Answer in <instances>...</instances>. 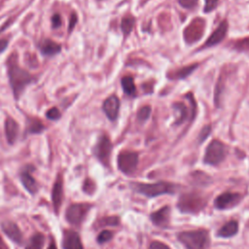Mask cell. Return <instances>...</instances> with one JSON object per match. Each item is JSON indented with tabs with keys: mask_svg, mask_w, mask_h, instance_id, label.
I'll return each mask as SVG.
<instances>
[{
	"mask_svg": "<svg viewBox=\"0 0 249 249\" xmlns=\"http://www.w3.org/2000/svg\"><path fill=\"white\" fill-rule=\"evenodd\" d=\"M242 196L238 193L226 192L218 196L214 201L216 208L218 209H228L234 207L241 200Z\"/></svg>",
	"mask_w": 249,
	"mask_h": 249,
	"instance_id": "30bf717a",
	"label": "cell"
},
{
	"mask_svg": "<svg viewBox=\"0 0 249 249\" xmlns=\"http://www.w3.org/2000/svg\"><path fill=\"white\" fill-rule=\"evenodd\" d=\"M62 200H63V177L61 174H58L52 189V202H53V207L55 214H58Z\"/></svg>",
	"mask_w": 249,
	"mask_h": 249,
	"instance_id": "7c38bea8",
	"label": "cell"
},
{
	"mask_svg": "<svg viewBox=\"0 0 249 249\" xmlns=\"http://www.w3.org/2000/svg\"><path fill=\"white\" fill-rule=\"evenodd\" d=\"M170 208L169 206H163L158 211L151 214V221L158 227H166L169 223Z\"/></svg>",
	"mask_w": 249,
	"mask_h": 249,
	"instance_id": "d6986e66",
	"label": "cell"
},
{
	"mask_svg": "<svg viewBox=\"0 0 249 249\" xmlns=\"http://www.w3.org/2000/svg\"><path fill=\"white\" fill-rule=\"evenodd\" d=\"M112 237H113L112 231L105 230V231H102L98 234V236H97V242H98L99 244H103V243L108 242L109 240H111Z\"/></svg>",
	"mask_w": 249,
	"mask_h": 249,
	"instance_id": "f1b7e54d",
	"label": "cell"
},
{
	"mask_svg": "<svg viewBox=\"0 0 249 249\" xmlns=\"http://www.w3.org/2000/svg\"><path fill=\"white\" fill-rule=\"evenodd\" d=\"M78 21V18H77V15L75 13H72L71 16H70V18H69V25H68V32H71L73 30V28L75 27L76 23Z\"/></svg>",
	"mask_w": 249,
	"mask_h": 249,
	"instance_id": "e575fe53",
	"label": "cell"
},
{
	"mask_svg": "<svg viewBox=\"0 0 249 249\" xmlns=\"http://www.w3.org/2000/svg\"><path fill=\"white\" fill-rule=\"evenodd\" d=\"M150 249H169L168 246H166L164 243L162 242H159V241H153L150 244Z\"/></svg>",
	"mask_w": 249,
	"mask_h": 249,
	"instance_id": "74e56055",
	"label": "cell"
},
{
	"mask_svg": "<svg viewBox=\"0 0 249 249\" xmlns=\"http://www.w3.org/2000/svg\"><path fill=\"white\" fill-rule=\"evenodd\" d=\"M205 204L206 200L196 193L184 194L178 200V207L180 211L184 213H196L200 211Z\"/></svg>",
	"mask_w": 249,
	"mask_h": 249,
	"instance_id": "277c9868",
	"label": "cell"
},
{
	"mask_svg": "<svg viewBox=\"0 0 249 249\" xmlns=\"http://www.w3.org/2000/svg\"><path fill=\"white\" fill-rule=\"evenodd\" d=\"M61 245L62 249H84L79 233L73 230H64Z\"/></svg>",
	"mask_w": 249,
	"mask_h": 249,
	"instance_id": "5bb4252c",
	"label": "cell"
},
{
	"mask_svg": "<svg viewBox=\"0 0 249 249\" xmlns=\"http://www.w3.org/2000/svg\"><path fill=\"white\" fill-rule=\"evenodd\" d=\"M4 127H5V135L7 138V142L10 145H13L18 139V132H19V125L12 117H7L5 120Z\"/></svg>",
	"mask_w": 249,
	"mask_h": 249,
	"instance_id": "e0dca14e",
	"label": "cell"
},
{
	"mask_svg": "<svg viewBox=\"0 0 249 249\" xmlns=\"http://www.w3.org/2000/svg\"><path fill=\"white\" fill-rule=\"evenodd\" d=\"M8 40L7 39H0V53H2L8 47Z\"/></svg>",
	"mask_w": 249,
	"mask_h": 249,
	"instance_id": "f35d334b",
	"label": "cell"
},
{
	"mask_svg": "<svg viewBox=\"0 0 249 249\" xmlns=\"http://www.w3.org/2000/svg\"><path fill=\"white\" fill-rule=\"evenodd\" d=\"M62 21H61V18L58 14H54L53 17H52V26L53 28H58L60 25H61Z\"/></svg>",
	"mask_w": 249,
	"mask_h": 249,
	"instance_id": "836d02e7",
	"label": "cell"
},
{
	"mask_svg": "<svg viewBox=\"0 0 249 249\" xmlns=\"http://www.w3.org/2000/svg\"><path fill=\"white\" fill-rule=\"evenodd\" d=\"M7 70L9 83L12 88L15 99L18 100V98L24 91L25 88L31 83H33L35 79L28 71L20 67L17 52H14L10 54L7 60Z\"/></svg>",
	"mask_w": 249,
	"mask_h": 249,
	"instance_id": "6da1fadb",
	"label": "cell"
},
{
	"mask_svg": "<svg viewBox=\"0 0 249 249\" xmlns=\"http://www.w3.org/2000/svg\"><path fill=\"white\" fill-rule=\"evenodd\" d=\"M179 4L186 9H193L197 5V0H178Z\"/></svg>",
	"mask_w": 249,
	"mask_h": 249,
	"instance_id": "1f68e13d",
	"label": "cell"
},
{
	"mask_svg": "<svg viewBox=\"0 0 249 249\" xmlns=\"http://www.w3.org/2000/svg\"><path fill=\"white\" fill-rule=\"evenodd\" d=\"M48 249H57V246H56V244H55V242L53 240L51 241L50 245L48 246Z\"/></svg>",
	"mask_w": 249,
	"mask_h": 249,
	"instance_id": "ab89813d",
	"label": "cell"
},
{
	"mask_svg": "<svg viewBox=\"0 0 249 249\" xmlns=\"http://www.w3.org/2000/svg\"><path fill=\"white\" fill-rule=\"evenodd\" d=\"M134 24H135V19L133 17L126 16V17L123 18L122 22H121V29H122L123 33L125 36L128 35L132 31Z\"/></svg>",
	"mask_w": 249,
	"mask_h": 249,
	"instance_id": "d4e9b609",
	"label": "cell"
},
{
	"mask_svg": "<svg viewBox=\"0 0 249 249\" xmlns=\"http://www.w3.org/2000/svg\"><path fill=\"white\" fill-rule=\"evenodd\" d=\"M178 239L187 249H206L210 241L208 231L204 230L180 232Z\"/></svg>",
	"mask_w": 249,
	"mask_h": 249,
	"instance_id": "7a4b0ae2",
	"label": "cell"
},
{
	"mask_svg": "<svg viewBox=\"0 0 249 249\" xmlns=\"http://www.w3.org/2000/svg\"><path fill=\"white\" fill-rule=\"evenodd\" d=\"M119 224V219L117 217H107L99 221V227L104 226H116Z\"/></svg>",
	"mask_w": 249,
	"mask_h": 249,
	"instance_id": "f546056e",
	"label": "cell"
},
{
	"mask_svg": "<svg viewBox=\"0 0 249 249\" xmlns=\"http://www.w3.org/2000/svg\"><path fill=\"white\" fill-rule=\"evenodd\" d=\"M238 224L236 221H230L226 223L218 231V236L221 237H231L237 233Z\"/></svg>",
	"mask_w": 249,
	"mask_h": 249,
	"instance_id": "ffe728a7",
	"label": "cell"
},
{
	"mask_svg": "<svg viewBox=\"0 0 249 249\" xmlns=\"http://www.w3.org/2000/svg\"><path fill=\"white\" fill-rule=\"evenodd\" d=\"M46 117H47L49 120L57 121V120L60 119L61 113H60V111H59L56 107H53V108L49 109V110L46 112Z\"/></svg>",
	"mask_w": 249,
	"mask_h": 249,
	"instance_id": "83f0119b",
	"label": "cell"
},
{
	"mask_svg": "<svg viewBox=\"0 0 249 249\" xmlns=\"http://www.w3.org/2000/svg\"><path fill=\"white\" fill-rule=\"evenodd\" d=\"M45 240H46L45 235L41 232H37L29 238L24 249H43Z\"/></svg>",
	"mask_w": 249,
	"mask_h": 249,
	"instance_id": "44dd1931",
	"label": "cell"
},
{
	"mask_svg": "<svg viewBox=\"0 0 249 249\" xmlns=\"http://www.w3.org/2000/svg\"><path fill=\"white\" fill-rule=\"evenodd\" d=\"M205 22L202 18H195L184 30V39L188 44H193L202 37Z\"/></svg>",
	"mask_w": 249,
	"mask_h": 249,
	"instance_id": "9c48e42d",
	"label": "cell"
},
{
	"mask_svg": "<svg viewBox=\"0 0 249 249\" xmlns=\"http://www.w3.org/2000/svg\"><path fill=\"white\" fill-rule=\"evenodd\" d=\"M173 108L179 112V117L177 118V121H176V124H180L181 123H183L185 121V119L187 118L188 116V110H187V107L182 104V103H175L173 105Z\"/></svg>",
	"mask_w": 249,
	"mask_h": 249,
	"instance_id": "484cf974",
	"label": "cell"
},
{
	"mask_svg": "<svg viewBox=\"0 0 249 249\" xmlns=\"http://www.w3.org/2000/svg\"><path fill=\"white\" fill-rule=\"evenodd\" d=\"M1 229L3 232L15 243L21 244L23 240V234L18 226L9 220H6L1 223Z\"/></svg>",
	"mask_w": 249,
	"mask_h": 249,
	"instance_id": "4fadbf2b",
	"label": "cell"
},
{
	"mask_svg": "<svg viewBox=\"0 0 249 249\" xmlns=\"http://www.w3.org/2000/svg\"><path fill=\"white\" fill-rule=\"evenodd\" d=\"M228 31V22L227 21H222L218 27L212 32V34L209 36V38L206 40L204 47L209 48L218 45L226 36Z\"/></svg>",
	"mask_w": 249,
	"mask_h": 249,
	"instance_id": "2e32d148",
	"label": "cell"
},
{
	"mask_svg": "<svg viewBox=\"0 0 249 249\" xmlns=\"http://www.w3.org/2000/svg\"><path fill=\"white\" fill-rule=\"evenodd\" d=\"M32 170H34V166L26 165L19 173V179H20V182L23 185L24 189L30 195H35L39 190V185L31 174Z\"/></svg>",
	"mask_w": 249,
	"mask_h": 249,
	"instance_id": "8fae6325",
	"label": "cell"
},
{
	"mask_svg": "<svg viewBox=\"0 0 249 249\" xmlns=\"http://www.w3.org/2000/svg\"><path fill=\"white\" fill-rule=\"evenodd\" d=\"M0 249H8L7 245L5 244V242L3 241V239L0 237Z\"/></svg>",
	"mask_w": 249,
	"mask_h": 249,
	"instance_id": "60d3db41",
	"label": "cell"
},
{
	"mask_svg": "<svg viewBox=\"0 0 249 249\" xmlns=\"http://www.w3.org/2000/svg\"><path fill=\"white\" fill-rule=\"evenodd\" d=\"M121 84H122L123 89L125 94H127L129 96H135L136 87L134 85V81H133L132 77H130V76L124 77L121 81Z\"/></svg>",
	"mask_w": 249,
	"mask_h": 249,
	"instance_id": "603a6c76",
	"label": "cell"
},
{
	"mask_svg": "<svg viewBox=\"0 0 249 249\" xmlns=\"http://www.w3.org/2000/svg\"><path fill=\"white\" fill-rule=\"evenodd\" d=\"M46 126L41 122V120L35 118H28L27 119V131L32 134L41 133L45 130Z\"/></svg>",
	"mask_w": 249,
	"mask_h": 249,
	"instance_id": "7402d4cb",
	"label": "cell"
},
{
	"mask_svg": "<svg viewBox=\"0 0 249 249\" xmlns=\"http://www.w3.org/2000/svg\"><path fill=\"white\" fill-rule=\"evenodd\" d=\"M38 47H39L41 53L46 56L55 55V54L59 53L61 51V46L58 43H56L51 39L42 40L39 43Z\"/></svg>",
	"mask_w": 249,
	"mask_h": 249,
	"instance_id": "ac0fdd59",
	"label": "cell"
},
{
	"mask_svg": "<svg viewBox=\"0 0 249 249\" xmlns=\"http://www.w3.org/2000/svg\"><path fill=\"white\" fill-rule=\"evenodd\" d=\"M217 4H218V0H205L204 12L210 13L212 10H214L217 7Z\"/></svg>",
	"mask_w": 249,
	"mask_h": 249,
	"instance_id": "d6a6232c",
	"label": "cell"
},
{
	"mask_svg": "<svg viewBox=\"0 0 249 249\" xmlns=\"http://www.w3.org/2000/svg\"><path fill=\"white\" fill-rule=\"evenodd\" d=\"M210 130H211L210 125H206V126H204V127L201 129L200 134H199V140H200V142H202L205 138H207V136H208L209 133H210Z\"/></svg>",
	"mask_w": 249,
	"mask_h": 249,
	"instance_id": "d590c367",
	"label": "cell"
},
{
	"mask_svg": "<svg viewBox=\"0 0 249 249\" xmlns=\"http://www.w3.org/2000/svg\"><path fill=\"white\" fill-rule=\"evenodd\" d=\"M111 152H112V143H111L109 137L105 134L101 135L98 138L96 145L93 149L94 156L97 158V160L102 164L107 166L109 164Z\"/></svg>",
	"mask_w": 249,
	"mask_h": 249,
	"instance_id": "ba28073f",
	"label": "cell"
},
{
	"mask_svg": "<svg viewBox=\"0 0 249 249\" xmlns=\"http://www.w3.org/2000/svg\"><path fill=\"white\" fill-rule=\"evenodd\" d=\"M132 185L134 186L136 192L148 197H155L164 194H172L175 190V186L167 182H157L153 184L134 183Z\"/></svg>",
	"mask_w": 249,
	"mask_h": 249,
	"instance_id": "3957f363",
	"label": "cell"
},
{
	"mask_svg": "<svg viewBox=\"0 0 249 249\" xmlns=\"http://www.w3.org/2000/svg\"><path fill=\"white\" fill-rule=\"evenodd\" d=\"M236 46V49H239V50H246V49H249V38H246V39H243L242 41H239L235 44Z\"/></svg>",
	"mask_w": 249,
	"mask_h": 249,
	"instance_id": "8d00e7d4",
	"label": "cell"
},
{
	"mask_svg": "<svg viewBox=\"0 0 249 249\" xmlns=\"http://www.w3.org/2000/svg\"><path fill=\"white\" fill-rule=\"evenodd\" d=\"M102 109L109 120L115 121L119 115V110H120L119 98L116 95H110L104 100Z\"/></svg>",
	"mask_w": 249,
	"mask_h": 249,
	"instance_id": "9a60e30c",
	"label": "cell"
},
{
	"mask_svg": "<svg viewBox=\"0 0 249 249\" xmlns=\"http://www.w3.org/2000/svg\"><path fill=\"white\" fill-rule=\"evenodd\" d=\"M118 167L124 174H131L137 167L138 154L135 152L123 151L118 156Z\"/></svg>",
	"mask_w": 249,
	"mask_h": 249,
	"instance_id": "52a82bcc",
	"label": "cell"
},
{
	"mask_svg": "<svg viewBox=\"0 0 249 249\" xmlns=\"http://www.w3.org/2000/svg\"><path fill=\"white\" fill-rule=\"evenodd\" d=\"M196 67H197L196 64H192V65L185 66L183 68H180V69L174 71L172 74L169 75V78H172V79H184V78L188 77L189 75H191L196 70Z\"/></svg>",
	"mask_w": 249,
	"mask_h": 249,
	"instance_id": "cb8c5ba5",
	"label": "cell"
},
{
	"mask_svg": "<svg viewBox=\"0 0 249 249\" xmlns=\"http://www.w3.org/2000/svg\"><path fill=\"white\" fill-rule=\"evenodd\" d=\"M227 154L225 145L219 140H213L206 148L204 162L210 165H217L224 160Z\"/></svg>",
	"mask_w": 249,
	"mask_h": 249,
	"instance_id": "8992f818",
	"label": "cell"
},
{
	"mask_svg": "<svg viewBox=\"0 0 249 249\" xmlns=\"http://www.w3.org/2000/svg\"><path fill=\"white\" fill-rule=\"evenodd\" d=\"M90 208L91 204L87 202L70 204L65 211V219L69 224L79 226L85 220Z\"/></svg>",
	"mask_w": 249,
	"mask_h": 249,
	"instance_id": "5b68a950",
	"label": "cell"
},
{
	"mask_svg": "<svg viewBox=\"0 0 249 249\" xmlns=\"http://www.w3.org/2000/svg\"><path fill=\"white\" fill-rule=\"evenodd\" d=\"M95 190V185L90 179H86L83 185V191L87 194H92Z\"/></svg>",
	"mask_w": 249,
	"mask_h": 249,
	"instance_id": "4dcf8cb0",
	"label": "cell"
},
{
	"mask_svg": "<svg viewBox=\"0 0 249 249\" xmlns=\"http://www.w3.org/2000/svg\"><path fill=\"white\" fill-rule=\"evenodd\" d=\"M150 115H151V107L148 105L143 106L139 109L137 113V120L139 122H144L150 117Z\"/></svg>",
	"mask_w": 249,
	"mask_h": 249,
	"instance_id": "4316f807",
	"label": "cell"
}]
</instances>
